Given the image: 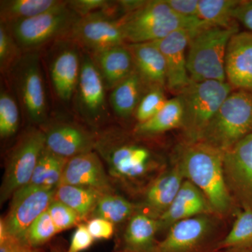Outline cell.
<instances>
[{
    "label": "cell",
    "instance_id": "1",
    "mask_svg": "<svg viewBox=\"0 0 252 252\" xmlns=\"http://www.w3.org/2000/svg\"><path fill=\"white\" fill-rule=\"evenodd\" d=\"M94 151L107 165L111 180L130 191L144 190L160 167V162L150 149L127 140L117 128L97 133Z\"/></svg>",
    "mask_w": 252,
    "mask_h": 252
},
{
    "label": "cell",
    "instance_id": "2",
    "mask_svg": "<svg viewBox=\"0 0 252 252\" xmlns=\"http://www.w3.org/2000/svg\"><path fill=\"white\" fill-rule=\"evenodd\" d=\"M177 163L185 178L206 197L214 214L227 217L235 203L225 183L223 152L203 142H187L180 149Z\"/></svg>",
    "mask_w": 252,
    "mask_h": 252
},
{
    "label": "cell",
    "instance_id": "3",
    "mask_svg": "<svg viewBox=\"0 0 252 252\" xmlns=\"http://www.w3.org/2000/svg\"><path fill=\"white\" fill-rule=\"evenodd\" d=\"M126 42H152L180 30L194 32L208 26L199 18L176 14L165 0L147 1L140 9L119 20Z\"/></svg>",
    "mask_w": 252,
    "mask_h": 252
},
{
    "label": "cell",
    "instance_id": "4",
    "mask_svg": "<svg viewBox=\"0 0 252 252\" xmlns=\"http://www.w3.org/2000/svg\"><path fill=\"white\" fill-rule=\"evenodd\" d=\"M239 25L230 28L206 26L192 32L188 46L187 69L190 81L226 82L225 63L230 38Z\"/></svg>",
    "mask_w": 252,
    "mask_h": 252
},
{
    "label": "cell",
    "instance_id": "5",
    "mask_svg": "<svg viewBox=\"0 0 252 252\" xmlns=\"http://www.w3.org/2000/svg\"><path fill=\"white\" fill-rule=\"evenodd\" d=\"M232 90L233 87L227 81H190L179 94L184 107L182 127L187 142L201 140L207 127Z\"/></svg>",
    "mask_w": 252,
    "mask_h": 252
},
{
    "label": "cell",
    "instance_id": "6",
    "mask_svg": "<svg viewBox=\"0 0 252 252\" xmlns=\"http://www.w3.org/2000/svg\"><path fill=\"white\" fill-rule=\"evenodd\" d=\"M80 18L69 9L67 1H62L46 12L7 26L18 47L23 54H26L36 52L49 42L67 39Z\"/></svg>",
    "mask_w": 252,
    "mask_h": 252
},
{
    "label": "cell",
    "instance_id": "7",
    "mask_svg": "<svg viewBox=\"0 0 252 252\" xmlns=\"http://www.w3.org/2000/svg\"><path fill=\"white\" fill-rule=\"evenodd\" d=\"M252 134V94L232 92L220 106L201 140L223 152Z\"/></svg>",
    "mask_w": 252,
    "mask_h": 252
},
{
    "label": "cell",
    "instance_id": "8",
    "mask_svg": "<svg viewBox=\"0 0 252 252\" xmlns=\"http://www.w3.org/2000/svg\"><path fill=\"white\" fill-rule=\"evenodd\" d=\"M9 74L26 117L31 123L43 125L47 122V105L39 54H23Z\"/></svg>",
    "mask_w": 252,
    "mask_h": 252
},
{
    "label": "cell",
    "instance_id": "9",
    "mask_svg": "<svg viewBox=\"0 0 252 252\" xmlns=\"http://www.w3.org/2000/svg\"><path fill=\"white\" fill-rule=\"evenodd\" d=\"M216 217L202 215L177 222L151 252H217L221 239L217 235Z\"/></svg>",
    "mask_w": 252,
    "mask_h": 252
},
{
    "label": "cell",
    "instance_id": "10",
    "mask_svg": "<svg viewBox=\"0 0 252 252\" xmlns=\"http://www.w3.org/2000/svg\"><path fill=\"white\" fill-rule=\"evenodd\" d=\"M45 147V135L41 128L31 127L23 134L8 158L0 190L1 203L28 185Z\"/></svg>",
    "mask_w": 252,
    "mask_h": 252
},
{
    "label": "cell",
    "instance_id": "11",
    "mask_svg": "<svg viewBox=\"0 0 252 252\" xmlns=\"http://www.w3.org/2000/svg\"><path fill=\"white\" fill-rule=\"evenodd\" d=\"M106 90L103 79L92 58L82 51L80 74L74 97L78 113L92 127H99L109 118Z\"/></svg>",
    "mask_w": 252,
    "mask_h": 252
},
{
    "label": "cell",
    "instance_id": "12",
    "mask_svg": "<svg viewBox=\"0 0 252 252\" xmlns=\"http://www.w3.org/2000/svg\"><path fill=\"white\" fill-rule=\"evenodd\" d=\"M56 189H45L26 185L11 197L9 211L0 221L8 235L24 243L28 228L54 200Z\"/></svg>",
    "mask_w": 252,
    "mask_h": 252
},
{
    "label": "cell",
    "instance_id": "13",
    "mask_svg": "<svg viewBox=\"0 0 252 252\" xmlns=\"http://www.w3.org/2000/svg\"><path fill=\"white\" fill-rule=\"evenodd\" d=\"M223 173L235 205L252 210V134L223 152Z\"/></svg>",
    "mask_w": 252,
    "mask_h": 252
},
{
    "label": "cell",
    "instance_id": "14",
    "mask_svg": "<svg viewBox=\"0 0 252 252\" xmlns=\"http://www.w3.org/2000/svg\"><path fill=\"white\" fill-rule=\"evenodd\" d=\"M67 39L89 54L123 45L126 42L119 20L109 17L102 11L79 18Z\"/></svg>",
    "mask_w": 252,
    "mask_h": 252
},
{
    "label": "cell",
    "instance_id": "15",
    "mask_svg": "<svg viewBox=\"0 0 252 252\" xmlns=\"http://www.w3.org/2000/svg\"><path fill=\"white\" fill-rule=\"evenodd\" d=\"M41 130L45 135L46 147L64 158L94 152L97 133L75 122L55 121L44 123Z\"/></svg>",
    "mask_w": 252,
    "mask_h": 252
},
{
    "label": "cell",
    "instance_id": "16",
    "mask_svg": "<svg viewBox=\"0 0 252 252\" xmlns=\"http://www.w3.org/2000/svg\"><path fill=\"white\" fill-rule=\"evenodd\" d=\"M49 64L50 78L55 94L63 102H69L75 94L80 74L81 51L69 39H63Z\"/></svg>",
    "mask_w": 252,
    "mask_h": 252
},
{
    "label": "cell",
    "instance_id": "17",
    "mask_svg": "<svg viewBox=\"0 0 252 252\" xmlns=\"http://www.w3.org/2000/svg\"><path fill=\"white\" fill-rule=\"evenodd\" d=\"M60 185L92 189L103 195L115 193L112 180L95 151L68 159Z\"/></svg>",
    "mask_w": 252,
    "mask_h": 252
},
{
    "label": "cell",
    "instance_id": "18",
    "mask_svg": "<svg viewBox=\"0 0 252 252\" xmlns=\"http://www.w3.org/2000/svg\"><path fill=\"white\" fill-rule=\"evenodd\" d=\"M192 31L180 30L154 42L165 59L167 70L166 88L179 95L190 83L187 69V47Z\"/></svg>",
    "mask_w": 252,
    "mask_h": 252
},
{
    "label": "cell",
    "instance_id": "19",
    "mask_svg": "<svg viewBox=\"0 0 252 252\" xmlns=\"http://www.w3.org/2000/svg\"><path fill=\"white\" fill-rule=\"evenodd\" d=\"M226 81L252 94V32H238L230 38L225 63Z\"/></svg>",
    "mask_w": 252,
    "mask_h": 252
},
{
    "label": "cell",
    "instance_id": "20",
    "mask_svg": "<svg viewBox=\"0 0 252 252\" xmlns=\"http://www.w3.org/2000/svg\"><path fill=\"white\" fill-rule=\"evenodd\" d=\"M180 165L159 174L144 190L142 205L147 215L158 220L167 211L185 181Z\"/></svg>",
    "mask_w": 252,
    "mask_h": 252
},
{
    "label": "cell",
    "instance_id": "21",
    "mask_svg": "<svg viewBox=\"0 0 252 252\" xmlns=\"http://www.w3.org/2000/svg\"><path fill=\"white\" fill-rule=\"evenodd\" d=\"M135 70L138 73L146 91L154 88H165L166 64L161 51L154 41L127 44Z\"/></svg>",
    "mask_w": 252,
    "mask_h": 252
},
{
    "label": "cell",
    "instance_id": "22",
    "mask_svg": "<svg viewBox=\"0 0 252 252\" xmlns=\"http://www.w3.org/2000/svg\"><path fill=\"white\" fill-rule=\"evenodd\" d=\"M202 215L215 214L201 190L190 181L186 180L172 205L158 219L160 230H168L180 220Z\"/></svg>",
    "mask_w": 252,
    "mask_h": 252
},
{
    "label": "cell",
    "instance_id": "23",
    "mask_svg": "<svg viewBox=\"0 0 252 252\" xmlns=\"http://www.w3.org/2000/svg\"><path fill=\"white\" fill-rule=\"evenodd\" d=\"M89 55L107 90H112L135 71L133 60L126 44Z\"/></svg>",
    "mask_w": 252,
    "mask_h": 252
},
{
    "label": "cell",
    "instance_id": "24",
    "mask_svg": "<svg viewBox=\"0 0 252 252\" xmlns=\"http://www.w3.org/2000/svg\"><path fill=\"white\" fill-rule=\"evenodd\" d=\"M160 230L157 219L144 212L135 213L127 223L124 235V250L134 252H151L157 242L156 235Z\"/></svg>",
    "mask_w": 252,
    "mask_h": 252
},
{
    "label": "cell",
    "instance_id": "25",
    "mask_svg": "<svg viewBox=\"0 0 252 252\" xmlns=\"http://www.w3.org/2000/svg\"><path fill=\"white\" fill-rule=\"evenodd\" d=\"M146 91L143 83L135 69L111 92L109 102L114 114L124 119L134 115Z\"/></svg>",
    "mask_w": 252,
    "mask_h": 252
},
{
    "label": "cell",
    "instance_id": "26",
    "mask_svg": "<svg viewBox=\"0 0 252 252\" xmlns=\"http://www.w3.org/2000/svg\"><path fill=\"white\" fill-rule=\"evenodd\" d=\"M184 107L180 95L168 99L161 110L147 122L137 123L134 132L137 135L149 136L163 133L182 127Z\"/></svg>",
    "mask_w": 252,
    "mask_h": 252
},
{
    "label": "cell",
    "instance_id": "27",
    "mask_svg": "<svg viewBox=\"0 0 252 252\" xmlns=\"http://www.w3.org/2000/svg\"><path fill=\"white\" fill-rule=\"evenodd\" d=\"M102 195L103 194L92 189L77 186L60 185L56 188L54 199L72 209L82 220L91 217Z\"/></svg>",
    "mask_w": 252,
    "mask_h": 252
},
{
    "label": "cell",
    "instance_id": "28",
    "mask_svg": "<svg viewBox=\"0 0 252 252\" xmlns=\"http://www.w3.org/2000/svg\"><path fill=\"white\" fill-rule=\"evenodd\" d=\"M59 0H1L0 1L1 23L10 25L38 16L56 7Z\"/></svg>",
    "mask_w": 252,
    "mask_h": 252
},
{
    "label": "cell",
    "instance_id": "29",
    "mask_svg": "<svg viewBox=\"0 0 252 252\" xmlns=\"http://www.w3.org/2000/svg\"><path fill=\"white\" fill-rule=\"evenodd\" d=\"M67 160L53 153L45 147L28 185L40 188H57L61 183Z\"/></svg>",
    "mask_w": 252,
    "mask_h": 252
},
{
    "label": "cell",
    "instance_id": "30",
    "mask_svg": "<svg viewBox=\"0 0 252 252\" xmlns=\"http://www.w3.org/2000/svg\"><path fill=\"white\" fill-rule=\"evenodd\" d=\"M140 206L131 203L122 195L115 193L104 194L100 197L91 215V218H102L115 224H120L130 220Z\"/></svg>",
    "mask_w": 252,
    "mask_h": 252
},
{
    "label": "cell",
    "instance_id": "31",
    "mask_svg": "<svg viewBox=\"0 0 252 252\" xmlns=\"http://www.w3.org/2000/svg\"><path fill=\"white\" fill-rule=\"evenodd\" d=\"M241 0H199L198 17L210 26L230 28L238 25L234 12Z\"/></svg>",
    "mask_w": 252,
    "mask_h": 252
},
{
    "label": "cell",
    "instance_id": "32",
    "mask_svg": "<svg viewBox=\"0 0 252 252\" xmlns=\"http://www.w3.org/2000/svg\"><path fill=\"white\" fill-rule=\"evenodd\" d=\"M252 248V210H240L231 229L220 240L217 252L230 248Z\"/></svg>",
    "mask_w": 252,
    "mask_h": 252
},
{
    "label": "cell",
    "instance_id": "33",
    "mask_svg": "<svg viewBox=\"0 0 252 252\" xmlns=\"http://www.w3.org/2000/svg\"><path fill=\"white\" fill-rule=\"evenodd\" d=\"M20 125V111L14 96L1 88L0 93V137L7 139L17 132Z\"/></svg>",
    "mask_w": 252,
    "mask_h": 252
},
{
    "label": "cell",
    "instance_id": "34",
    "mask_svg": "<svg viewBox=\"0 0 252 252\" xmlns=\"http://www.w3.org/2000/svg\"><path fill=\"white\" fill-rule=\"evenodd\" d=\"M23 54L7 25L0 23V69L1 73L9 74Z\"/></svg>",
    "mask_w": 252,
    "mask_h": 252
},
{
    "label": "cell",
    "instance_id": "35",
    "mask_svg": "<svg viewBox=\"0 0 252 252\" xmlns=\"http://www.w3.org/2000/svg\"><path fill=\"white\" fill-rule=\"evenodd\" d=\"M58 232L54 222L49 212L46 211L28 228L25 235L24 243L34 248H42Z\"/></svg>",
    "mask_w": 252,
    "mask_h": 252
},
{
    "label": "cell",
    "instance_id": "36",
    "mask_svg": "<svg viewBox=\"0 0 252 252\" xmlns=\"http://www.w3.org/2000/svg\"><path fill=\"white\" fill-rule=\"evenodd\" d=\"M167 100L165 88H154L146 91L134 114L137 123H143L152 119L161 110Z\"/></svg>",
    "mask_w": 252,
    "mask_h": 252
},
{
    "label": "cell",
    "instance_id": "37",
    "mask_svg": "<svg viewBox=\"0 0 252 252\" xmlns=\"http://www.w3.org/2000/svg\"><path fill=\"white\" fill-rule=\"evenodd\" d=\"M58 233L80 224V217L72 209L54 199L47 210Z\"/></svg>",
    "mask_w": 252,
    "mask_h": 252
},
{
    "label": "cell",
    "instance_id": "38",
    "mask_svg": "<svg viewBox=\"0 0 252 252\" xmlns=\"http://www.w3.org/2000/svg\"><path fill=\"white\" fill-rule=\"evenodd\" d=\"M0 252H46L42 248H34L8 235L0 221Z\"/></svg>",
    "mask_w": 252,
    "mask_h": 252
},
{
    "label": "cell",
    "instance_id": "39",
    "mask_svg": "<svg viewBox=\"0 0 252 252\" xmlns=\"http://www.w3.org/2000/svg\"><path fill=\"white\" fill-rule=\"evenodd\" d=\"M67 1L69 9L81 18L104 9L109 2L107 0H71Z\"/></svg>",
    "mask_w": 252,
    "mask_h": 252
},
{
    "label": "cell",
    "instance_id": "40",
    "mask_svg": "<svg viewBox=\"0 0 252 252\" xmlns=\"http://www.w3.org/2000/svg\"><path fill=\"white\" fill-rule=\"evenodd\" d=\"M94 239L91 236L86 225L80 223L77 225L71 239L70 245L66 252H81L92 246Z\"/></svg>",
    "mask_w": 252,
    "mask_h": 252
},
{
    "label": "cell",
    "instance_id": "41",
    "mask_svg": "<svg viewBox=\"0 0 252 252\" xmlns=\"http://www.w3.org/2000/svg\"><path fill=\"white\" fill-rule=\"evenodd\" d=\"M86 226L94 240H109L114 234V223L104 219L91 218Z\"/></svg>",
    "mask_w": 252,
    "mask_h": 252
},
{
    "label": "cell",
    "instance_id": "42",
    "mask_svg": "<svg viewBox=\"0 0 252 252\" xmlns=\"http://www.w3.org/2000/svg\"><path fill=\"white\" fill-rule=\"evenodd\" d=\"M176 14L186 18H198L199 0H165Z\"/></svg>",
    "mask_w": 252,
    "mask_h": 252
},
{
    "label": "cell",
    "instance_id": "43",
    "mask_svg": "<svg viewBox=\"0 0 252 252\" xmlns=\"http://www.w3.org/2000/svg\"><path fill=\"white\" fill-rule=\"evenodd\" d=\"M234 18L248 31L252 32V0H241L235 9Z\"/></svg>",
    "mask_w": 252,
    "mask_h": 252
},
{
    "label": "cell",
    "instance_id": "44",
    "mask_svg": "<svg viewBox=\"0 0 252 252\" xmlns=\"http://www.w3.org/2000/svg\"><path fill=\"white\" fill-rule=\"evenodd\" d=\"M221 252H252V248H230L221 250Z\"/></svg>",
    "mask_w": 252,
    "mask_h": 252
},
{
    "label": "cell",
    "instance_id": "45",
    "mask_svg": "<svg viewBox=\"0 0 252 252\" xmlns=\"http://www.w3.org/2000/svg\"><path fill=\"white\" fill-rule=\"evenodd\" d=\"M49 252H66L62 251V250H61V249L53 248L51 249V250H50V251Z\"/></svg>",
    "mask_w": 252,
    "mask_h": 252
},
{
    "label": "cell",
    "instance_id": "46",
    "mask_svg": "<svg viewBox=\"0 0 252 252\" xmlns=\"http://www.w3.org/2000/svg\"><path fill=\"white\" fill-rule=\"evenodd\" d=\"M118 252H134L130 251V250H124V249H123L122 250H121V251H119Z\"/></svg>",
    "mask_w": 252,
    "mask_h": 252
}]
</instances>
